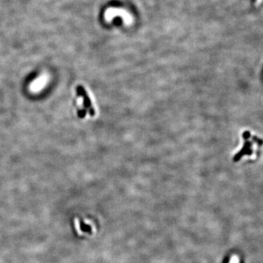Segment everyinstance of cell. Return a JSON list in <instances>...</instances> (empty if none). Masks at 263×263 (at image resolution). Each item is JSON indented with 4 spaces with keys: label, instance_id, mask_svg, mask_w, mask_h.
Segmentation results:
<instances>
[{
    "label": "cell",
    "instance_id": "6da1fadb",
    "mask_svg": "<svg viewBox=\"0 0 263 263\" xmlns=\"http://www.w3.org/2000/svg\"><path fill=\"white\" fill-rule=\"evenodd\" d=\"M77 91H78V94L82 97L83 99V105L84 107L87 109L88 112L89 113L90 116H94L95 115L94 109L92 108L91 100H90L89 97L88 96L87 93H86L85 89H84V88L81 86H78V88H77Z\"/></svg>",
    "mask_w": 263,
    "mask_h": 263
},
{
    "label": "cell",
    "instance_id": "277c9868",
    "mask_svg": "<svg viewBox=\"0 0 263 263\" xmlns=\"http://www.w3.org/2000/svg\"><path fill=\"white\" fill-rule=\"evenodd\" d=\"M85 223L86 224H89V225H90V226H91L92 230H93V232H96V229H95L94 225V224H92L91 222V221H87V220H85Z\"/></svg>",
    "mask_w": 263,
    "mask_h": 263
},
{
    "label": "cell",
    "instance_id": "5b68a950",
    "mask_svg": "<svg viewBox=\"0 0 263 263\" xmlns=\"http://www.w3.org/2000/svg\"><path fill=\"white\" fill-rule=\"evenodd\" d=\"M238 258H237L236 257H232V259H231L230 263H238Z\"/></svg>",
    "mask_w": 263,
    "mask_h": 263
},
{
    "label": "cell",
    "instance_id": "7a4b0ae2",
    "mask_svg": "<svg viewBox=\"0 0 263 263\" xmlns=\"http://www.w3.org/2000/svg\"><path fill=\"white\" fill-rule=\"evenodd\" d=\"M45 83H46V79H45V78H39V80H37V81L33 84L32 86H31L32 89L34 91H38L39 89H40L41 88L43 87V85L45 84Z\"/></svg>",
    "mask_w": 263,
    "mask_h": 263
},
{
    "label": "cell",
    "instance_id": "3957f363",
    "mask_svg": "<svg viewBox=\"0 0 263 263\" xmlns=\"http://www.w3.org/2000/svg\"><path fill=\"white\" fill-rule=\"evenodd\" d=\"M75 226H76V231L78 232L79 235H82L83 234V232H82V230H80V221L78 219H75Z\"/></svg>",
    "mask_w": 263,
    "mask_h": 263
}]
</instances>
